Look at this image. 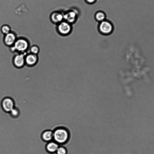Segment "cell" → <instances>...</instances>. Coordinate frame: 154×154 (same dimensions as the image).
<instances>
[{
	"label": "cell",
	"mask_w": 154,
	"mask_h": 154,
	"mask_svg": "<svg viewBox=\"0 0 154 154\" xmlns=\"http://www.w3.org/2000/svg\"><path fill=\"white\" fill-rule=\"evenodd\" d=\"M78 13L75 9L69 10L63 13L64 20L72 24L77 20Z\"/></svg>",
	"instance_id": "obj_7"
},
{
	"label": "cell",
	"mask_w": 154,
	"mask_h": 154,
	"mask_svg": "<svg viewBox=\"0 0 154 154\" xmlns=\"http://www.w3.org/2000/svg\"><path fill=\"white\" fill-rule=\"evenodd\" d=\"M41 137L42 140L46 142H48L53 140V131L51 130L44 131L41 134Z\"/></svg>",
	"instance_id": "obj_12"
},
{
	"label": "cell",
	"mask_w": 154,
	"mask_h": 154,
	"mask_svg": "<svg viewBox=\"0 0 154 154\" xmlns=\"http://www.w3.org/2000/svg\"><path fill=\"white\" fill-rule=\"evenodd\" d=\"M72 29V24L64 20L57 24L56 30L60 35L66 36L71 33Z\"/></svg>",
	"instance_id": "obj_4"
},
{
	"label": "cell",
	"mask_w": 154,
	"mask_h": 154,
	"mask_svg": "<svg viewBox=\"0 0 154 154\" xmlns=\"http://www.w3.org/2000/svg\"><path fill=\"white\" fill-rule=\"evenodd\" d=\"M60 145L52 140L47 142L45 146V149L46 151L50 154L55 153Z\"/></svg>",
	"instance_id": "obj_11"
},
{
	"label": "cell",
	"mask_w": 154,
	"mask_h": 154,
	"mask_svg": "<svg viewBox=\"0 0 154 154\" xmlns=\"http://www.w3.org/2000/svg\"><path fill=\"white\" fill-rule=\"evenodd\" d=\"M39 59L38 55L27 52L25 56V66L32 67L37 65Z\"/></svg>",
	"instance_id": "obj_8"
},
{
	"label": "cell",
	"mask_w": 154,
	"mask_h": 154,
	"mask_svg": "<svg viewBox=\"0 0 154 154\" xmlns=\"http://www.w3.org/2000/svg\"><path fill=\"white\" fill-rule=\"evenodd\" d=\"M114 26L110 21L106 19L99 22L98 29L100 32L104 35H108L111 34L114 30Z\"/></svg>",
	"instance_id": "obj_3"
},
{
	"label": "cell",
	"mask_w": 154,
	"mask_h": 154,
	"mask_svg": "<svg viewBox=\"0 0 154 154\" xmlns=\"http://www.w3.org/2000/svg\"><path fill=\"white\" fill-rule=\"evenodd\" d=\"M53 140L60 144H63L66 143L69 138V132L66 128L59 127L53 131Z\"/></svg>",
	"instance_id": "obj_2"
},
{
	"label": "cell",
	"mask_w": 154,
	"mask_h": 154,
	"mask_svg": "<svg viewBox=\"0 0 154 154\" xmlns=\"http://www.w3.org/2000/svg\"><path fill=\"white\" fill-rule=\"evenodd\" d=\"M18 37L16 33L11 31L4 35L3 38V43L6 46L9 48L14 45Z\"/></svg>",
	"instance_id": "obj_9"
},
{
	"label": "cell",
	"mask_w": 154,
	"mask_h": 154,
	"mask_svg": "<svg viewBox=\"0 0 154 154\" xmlns=\"http://www.w3.org/2000/svg\"><path fill=\"white\" fill-rule=\"evenodd\" d=\"M55 153L56 154H67V150L65 147L60 146Z\"/></svg>",
	"instance_id": "obj_17"
},
{
	"label": "cell",
	"mask_w": 154,
	"mask_h": 154,
	"mask_svg": "<svg viewBox=\"0 0 154 154\" xmlns=\"http://www.w3.org/2000/svg\"><path fill=\"white\" fill-rule=\"evenodd\" d=\"M9 113L11 117L15 118L19 116L20 112L19 109L15 107Z\"/></svg>",
	"instance_id": "obj_16"
},
{
	"label": "cell",
	"mask_w": 154,
	"mask_h": 154,
	"mask_svg": "<svg viewBox=\"0 0 154 154\" xmlns=\"http://www.w3.org/2000/svg\"><path fill=\"white\" fill-rule=\"evenodd\" d=\"M94 18L99 23L106 19V15L103 11H99L95 13Z\"/></svg>",
	"instance_id": "obj_13"
},
{
	"label": "cell",
	"mask_w": 154,
	"mask_h": 154,
	"mask_svg": "<svg viewBox=\"0 0 154 154\" xmlns=\"http://www.w3.org/2000/svg\"><path fill=\"white\" fill-rule=\"evenodd\" d=\"M1 106L3 110L6 112L9 113L15 106V103L11 97H6L1 100Z\"/></svg>",
	"instance_id": "obj_6"
},
{
	"label": "cell",
	"mask_w": 154,
	"mask_h": 154,
	"mask_svg": "<svg viewBox=\"0 0 154 154\" xmlns=\"http://www.w3.org/2000/svg\"><path fill=\"white\" fill-rule=\"evenodd\" d=\"M50 19L53 23L57 24L64 20L63 13L59 11L53 12L50 15Z\"/></svg>",
	"instance_id": "obj_10"
},
{
	"label": "cell",
	"mask_w": 154,
	"mask_h": 154,
	"mask_svg": "<svg viewBox=\"0 0 154 154\" xmlns=\"http://www.w3.org/2000/svg\"><path fill=\"white\" fill-rule=\"evenodd\" d=\"M85 2L88 4H92L95 3L97 0H85Z\"/></svg>",
	"instance_id": "obj_18"
},
{
	"label": "cell",
	"mask_w": 154,
	"mask_h": 154,
	"mask_svg": "<svg viewBox=\"0 0 154 154\" xmlns=\"http://www.w3.org/2000/svg\"><path fill=\"white\" fill-rule=\"evenodd\" d=\"M31 42L27 37L22 36L18 37L13 46L9 48L10 51L13 53H27L31 46Z\"/></svg>",
	"instance_id": "obj_1"
},
{
	"label": "cell",
	"mask_w": 154,
	"mask_h": 154,
	"mask_svg": "<svg viewBox=\"0 0 154 154\" xmlns=\"http://www.w3.org/2000/svg\"><path fill=\"white\" fill-rule=\"evenodd\" d=\"M1 31L4 35H6L11 31V27L8 25L4 24L1 27Z\"/></svg>",
	"instance_id": "obj_15"
},
{
	"label": "cell",
	"mask_w": 154,
	"mask_h": 154,
	"mask_svg": "<svg viewBox=\"0 0 154 154\" xmlns=\"http://www.w3.org/2000/svg\"><path fill=\"white\" fill-rule=\"evenodd\" d=\"M26 53H16L14 54L12 59L13 66L18 69H20L25 66V56Z\"/></svg>",
	"instance_id": "obj_5"
},
{
	"label": "cell",
	"mask_w": 154,
	"mask_h": 154,
	"mask_svg": "<svg viewBox=\"0 0 154 154\" xmlns=\"http://www.w3.org/2000/svg\"><path fill=\"white\" fill-rule=\"evenodd\" d=\"M40 51L39 46L37 45H31L27 52L38 55Z\"/></svg>",
	"instance_id": "obj_14"
}]
</instances>
